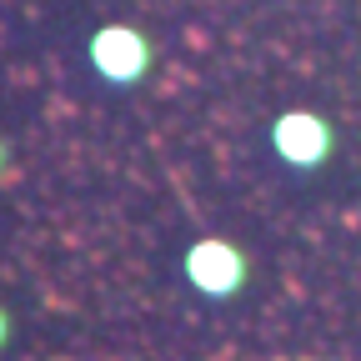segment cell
<instances>
[{"instance_id":"obj_1","label":"cell","mask_w":361,"mask_h":361,"mask_svg":"<svg viewBox=\"0 0 361 361\" xmlns=\"http://www.w3.org/2000/svg\"><path fill=\"white\" fill-rule=\"evenodd\" d=\"M156 61H161L156 35L141 30V25H130V20H106V25H96L85 35V66L111 90L146 85L156 75Z\"/></svg>"},{"instance_id":"obj_2","label":"cell","mask_w":361,"mask_h":361,"mask_svg":"<svg viewBox=\"0 0 361 361\" xmlns=\"http://www.w3.org/2000/svg\"><path fill=\"white\" fill-rule=\"evenodd\" d=\"M180 281L211 306L241 301L251 286V256L231 236H196L180 256Z\"/></svg>"},{"instance_id":"obj_3","label":"cell","mask_w":361,"mask_h":361,"mask_svg":"<svg viewBox=\"0 0 361 361\" xmlns=\"http://www.w3.org/2000/svg\"><path fill=\"white\" fill-rule=\"evenodd\" d=\"M266 141H271V156H276L286 171L296 176H322L331 161H336V146L341 135L331 126V116L322 111H281L276 121L266 126Z\"/></svg>"},{"instance_id":"obj_4","label":"cell","mask_w":361,"mask_h":361,"mask_svg":"<svg viewBox=\"0 0 361 361\" xmlns=\"http://www.w3.org/2000/svg\"><path fill=\"white\" fill-rule=\"evenodd\" d=\"M11 331H16V322H11V311H6V306H0V351H6V346H11Z\"/></svg>"},{"instance_id":"obj_5","label":"cell","mask_w":361,"mask_h":361,"mask_svg":"<svg viewBox=\"0 0 361 361\" xmlns=\"http://www.w3.org/2000/svg\"><path fill=\"white\" fill-rule=\"evenodd\" d=\"M6 161H11V151H6V141H0V176H6Z\"/></svg>"}]
</instances>
